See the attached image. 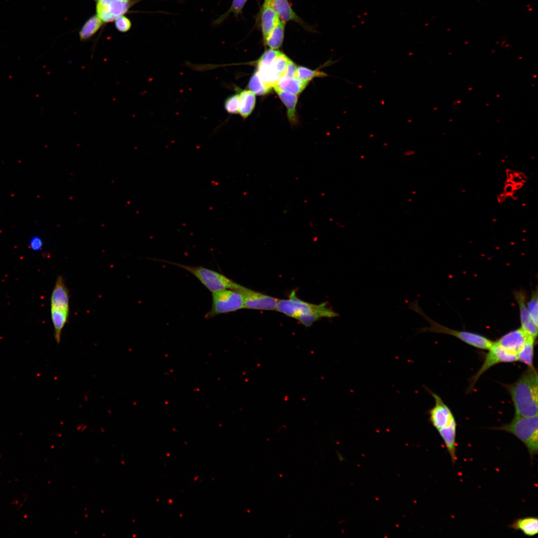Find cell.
<instances>
[{"label": "cell", "mask_w": 538, "mask_h": 538, "mask_svg": "<svg viewBox=\"0 0 538 538\" xmlns=\"http://www.w3.org/2000/svg\"><path fill=\"white\" fill-rule=\"evenodd\" d=\"M538 380L535 368L528 367L516 382L507 387L513 402L515 416L538 415Z\"/></svg>", "instance_id": "obj_1"}, {"label": "cell", "mask_w": 538, "mask_h": 538, "mask_svg": "<svg viewBox=\"0 0 538 538\" xmlns=\"http://www.w3.org/2000/svg\"><path fill=\"white\" fill-rule=\"evenodd\" d=\"M275 310L297 320L309 327L321 318H333L339 314L327 306L326 302L314 304L298 298L293 291L288 299H278Z\"/></svg>", "instance_id": "obj_2"}, {"label": "cell", "mask_w": 538, "mask_h": 538, "mask_svg": "<svg viewBox=\"0 0 538 538\" xmlns=\"http://www.w3.org/2000/svg\"><path fill=\"white\" fill-rule=\"evenodd\" d=\"M408 308L419 314L430 324L429 327L420 328L419 333L434 332L452 335L469 345L483 350H489L494 343L491 340L480 334L452 329L436 322L424 313L419 306L417 300L410 302Z\"/></svg>", "instance_id": "obj_3"}, {"label": "cell", "mask_w": 538, "mask_h": 538, "mask_svg": "<svg viewBox=\"0 0 538 538\" xmlns=\"http://www.w3.org/2000/svg\"><path fill=\"white\" fill-rule=\"evenodd\" d=\"M538 415L530 417L515 416L507 424L494 429L508 432L526 446L532 459L538 452Z\"/></svg>", "instance_id": "obj_4"}, {"label": "cell", "mask_w": 538, "mask_h": 538, "mask_svg": "<svg viewBox=\"0 0 538 538\" xmlns=\"http://www.w3.org/2000/svg\"><path fill=\"white\" fill-rule=\"evenodd\" d=\"M182 268L189 272L210 292L230 289L237 290L240 284L234 282L225 275L201 266H190L176 263L166 262Z\"/></svg>", "instance_id": "obj_5"}, {"label": "cell", "mask_w": 538, "mask_h": 538, "mask_svg": "<svg viewBox=\"0 0 538 538\" xmlns=\"http://www.w3.org/2000/svg\"><path fill=\"white\" fill-rule=\"evenodd\" d=\"M244 308L242 294L238 291L226 289L212 293V306L206 314V318L236 311Z\"/></svg>", "instance_id": "obj_6"}, {"label": "cell", "mask_w": 538, "mask_h": 538, "mask_svg": "<svg viewBox=\"0 0 538 538\" xmlns=\"http://www.w3.org/2000/svg\"><path fill=\"white\" fill-rule=\"evenodd\" d=\"M488 350L482 366L471 378L469 390L473 387L479 378L492 367L501 363H512L517 361L516 354L506 350L495 342Z\"/></svg>", "instance_id": "obj_7"}, {"label": "cell", "mask_w": 538, "mask_h": 538, "mask_svg": "<svg viewBox=\"0 0 538 538\" xmlns=\"http://www.w3.org/2000/svg\"><path fill=\"white\" fill-rule=\"evenodd\" d=\"M242 295L244 308L261 310H275L278 299L253 290L241 285L236 290Z\"/></svg>", "instance_id": "obj_8"}, {"label": "cell", "mask_w": 538, "mask_h": 538, "mask_svg": "<svg viewBox=\"0 0 538 538\" xmlns=\"http://www.w3.org/2000/svg\"><path fill=\"white\" fill-rule=\"evenodd\" d=\"M134 3L120 0H98L96 4L97 15L103 22L115 20L124 15Z\"/></svg>", "instance_id": "obj_9"}, {"label": "cell", "mask_w": 538, "mask_h": 538, "mask_svg": "<svg viewBox=\"0 0 538 538\" xmlns=\"http://www.w3.org/2000/svg\"><path fill=\"white\" fill-rule=\"evenodd\" d=\"M435 404L429 411V420L433 426L439 429L449 425L455 419L452 412L440 397L431 392Z\"/></svg>", "instance_id": "obj_10"}, {"label": "cell", "mask_w": 538, "mask_h": 538, "mask_svg": "<svg viewBox=\"0 0 538 538\" xmlns=\"http://www.w3.org/2000/svg\"><path fill=\"white\" fill-rule=\"evenodd\" d=\"M515 298L518 303L520 310L521 328L529 336L535 339L538 335V326L532 319L526 303L525 294L522 290L514 293Z\"/></svg>", "instance_id": "obj_11"}, {"label": "cell", "mask_w": 538, "mask_h": 538, "mask_svg": "<svg viewBox=\"0 0 538 538\" xmlns=\"http://www.w3.org/2000/svg\"><path fill=\"white\" fill-rule=\"evenodd\" d=\"M529 337L531 336L520 328L504 335L495 343L506 350L517 354Z\"/></svg>", "instance_id": "obj_12"}, {"label": "cell", "mask_w": 538, "mask_h": 538, "mask_svg": "<svg viewBox=\"0 0 538 538\" xmlns=\"http://www.w3.org/2000/svg\"><path fill=\"white\" fill-rule=\"evenodd\" d=\"M51 308L69 310V294L62 276L57 277L50 298Z\"/></svg>", "instance_id": "obj_13"}, {"label": "cell", "mask_w": 538, "mask_h": 538, "mask_svg": "<svg viewBox=\"0 0 538 538\" xmlns=\"http://www.w3.org/2000/svg\"><path fill=\"white\" fill-rule=\"evenodd\" d=\"M271 0H265L261 13V28L264 40L279 21Z\"/></svg>", "instance_id": "obj_14"}, {"label": "cell", "mask_w": 538, "mask_h": 538, "mask_svg": "<svg viewBox=\"0 0 538 538\" xmlns=\"http://www.w3.org/2000/svg\"><path fill=\"white\" fill-rule=\"evenodd\" d=\"M456 427L457 424L455 419H454L449 425L437 430L444 441L453 464L455 463L457 460L456 455L457 446L456 443Z\"/></svg>", "instance_id": "obj_15"}, {"label": "cell", "mask_w": 538, "mask_h": 538, "mask_svg": "<svg viewBox=\"0 0 538 538\" xmlns=\"http://www.w3.org/2000/svg\"><path fill=\"white\" fill-rule=\"evenodd\" d=\"M274 10L279 19L285 22L293 21L302 24L303 21L293 10L287 0H271Z\"/></svg>", "instance_id": "obj_16"}, {"label": "cell", "mask_w": 538, "mask_h": 538, "mask_svg": "<svg viewBox=\"0 0 538 538\" xmlns=\"http://www.w3.org/2000/svg\"><path fill=\"white\" fill-rule=\"evenodd\" d=\"M281 101L287 108V118L291 124L295 125L298 122L296 115V106L297 102V96L289 92L284 91L273 87Z\"/></svg>", "instance_id": "obj_17"}, {"label": "cell", "mask_w": 538, "mask_h": 538, "mask_svg": "<svg viewBox=\"0 0 538 538\" xmlns=\"http://www.w3.org/2000/svg\"><path fill=\"white\" fill-rule=\"evenodd\" d=\"M308 83L294 77L282 76L274 87L297 95L303 91Z\"/></svg>", "instance_id": "obj_18"}, {"label": "cell", "mask_w": 538, "mask_h": 538, "mask_svg": "<svg viewBox=\"0 0 538 538\" xmlns=\"http://www.w3.org/2000/svg\"><path fill=\"white\" fill-rule=\"evenodd\" d=\"M510 528L521 531L524 535L533 537L538 533V520L537 517H528L516 520Z\"/></svg>", "instance_id": "obj_19"}, {"label": "cell", "mask_w": 538, "mask_h": 538, "mask_svg": "<svg viewBox=\"0 0 538 538\" xmlns=\"http://www.w3.org/2000/svg\"><path fill=\"white\" fill-rule=\"evenodd\" d=\"M69 310L51 308V317L54 330V337L57 344L61 341L62 330L67 322Z\"/></svg>", "instance_id": "obj_20"}, {"label": "cell", "mask_w": 538, "mask_h": 538, "mask_svg": "<svg viewBox=\"0 0 538 538\" xmlns=\"http://www.w3.org/2000/svg\"><path fill=\"white\" fill-rule=\"evenodd\" d=\"M285 22L279 20L272 29L267 38L264 40V43L270 49H277L282 45L284 35Z\"/></svg>", "instance_id": "obj_21"}, {"label": "cell", "mask_w": 538, "mask_h": 538, "mask_svg": "<svg viewBox=\"0 0 538 538\" xmlns=\"http://www.w3.org/2000/svg\"><path fill=\"white\" fill-rule=\"evenodd\" d=\"M240 107L239 113L246 119L252 113L256 104L255 94L249 90H245L239 93Z\"/></svg>", "instance_id": "obj_22"}, {"label": "cell", "mask_w": 538, "mask_h": 538, "mask_svg": "<svg viewBox=\"0 0 538 538\" xmlns=\"http://www.w3.org/2000/svg\"><path fill=\"white\" fill-rule=\"evenodd\" d=\"M103 23L97 15L91 16L79 31L80 40L84 41L90 39L99 30Z\"/></svg>", "instance_id": "obj_23"}, {"label": "cell", "mask_w": 538, "mask_h": 538, "mask_svg": "<svg viewBox=\"0 0 538 538\" xmlns=\"http://www.w3.org/2000/svg\"><path fill=\"white\" fill-rule=\"evenodd\" d=\"M535 339L532 337H529L517 354V361L525 364L530 368H534L533 358Z\"/></svg>", "instance_id": "obj_24"}, {"label": "cell", "mask_w": 538, "mask_h": 538, "mask_svg": "<svg viewBox=\"0 0 538 538\" xmlns=\"http://www.w3.org/2000/svg\"><path fill=\"white\" fill-rule=\"evenodd\" d=\"M248 88L255 95H265L269 93L272 88L263 82L256 71L249 80Z\"/></svg>", "instance_id": "obj_25"}, {"label": "cell", "mask_w": 538, "mask_h": 538, "mask_svg": "<svg viewBox=\"0 0 538 538\" xmlns=\"http://www.w3.org/2000/svg\"><path fill=\"white\" fill-rule=\"evenodd\" d=\"M248 0H233L230 8L223 14L219 17L214 22V24L216 25L220 24L225 20L231 13L237 16L240 14Z\"/></svg>", "instance_id": "obj_26"}, {"label": "cell", "mask_w": 538, "mask_h": 538, "mask_svg": "<svg viewBox=\"0 0 538 538\" xmlns=\"http://www.w3.org/2000/svg\"><path fill=\"white\" fill-rule=\"evenodd\" d=\"M327 74L318 70H312L306 67L299 66L297 68L295 77L303 81L308 82L315 77H324Z\"/></svg>", "instance_id": "obj_27"}, {"label": "cell", "mask_w": 538, "mask_h": 538, "mask_svg": "<svg viewBox=\"0 0 538 538\" xmlns=\"http://www.w3.org/2000/svg\"><path fill=\"white\" fill-rule=\"evenodd\" d=\"M290 59L284 54L281 52L277 55L271 63L274 70L280 76L285 72L286 67Z\"/></svg>", "instance_id": "obj_28"}, {"label": "cell", "mask_w": 538, "mask_h": 538, "mask_svg": "<svg viewBox=\"0 0 538 538\" xmlns=\"http://www.w3.org/2000/svg\"><path fill=\"white\" fill-rule=\"evenodd\" d=\"M538 291H534L527 306L530 315L534 323L538 326Z\"/></svg>", "instance_id": "obj_29"}, {"label": "cell", "mask_w": 538, "mask_h": 538, "mask_svg": "<svg viewBox=\"0 0 538 538\" xmlns=\"http://www.w3.org/2000/svg\"><path fill=\"white\" fill-rule=\"evenodd\" d=\"M224 107L226 112L229 114H238L240 107L239 93L232 95L227 98L224 102Z\"/></svg>", "instance_id": "obj_30"}, {"label": "cell", "mask_w": 538, "mask_h": 538, "mask_svg": "<svg viewBox=\"0 0 538 538\" xmlns=\"http://www.w3.org/2000/svg\"><path fill=\"white\" fill-rule=\"evenodd\" d=\"M281 53L276 49H269L266 50L258 61V65H270L276 57Z\"/></svg>", "instance_id": "obj_31"}, {"label": "cell", "mask_w": 538, "mask_h": 538, "mask_svg": "<svg viewBox=\"0 0 538 538\" xmlns=\"http://www.w3.org/2000/svg\"><path fill=\"white\" fill-rule=\"evenodd\" d=\"M116 28L120 32H125L129 31L131 26V20L124 15H121L115 19Z\"/></svg>", "instance_id": "obj_32"}, {"label": "cell", "mask_w": 538, "mask_h": 538, "mask_svg": "<svg viewBox=\"0 0 538 538\" xmlns=\"http://www.w3.org/2000/svg\"><path fill=\"white\" fill-rule=\"evenodd\" d=\"M297 66L290 59L289 61L283 76L295 77Z\"/></svg>", "instance_id": "obj_33"}, {"label": "cell", "mask_w": 538, "mask_h": 538, "mask_svg": "<svg viewBox=\"0 0 538 538\" xmlns=\"http://www.w3.org/2000/svg\"><path fill=\"white\" fill-rule=\"evenodd\" d=\"M31 247L34 250H38L42 247L41 240L38 238L33 239L30 243Z\"/></svg>", "instance_id": "obj_34"}, {"label": "cell", "mask_w": 538, "mask_h": 538, "mask_svg": "<svg viewBox=\"0 0 538 538\" xmlns=\"http://www.w3.org/2000/svg\"><path fill=\"white\" fill-rule=\"evenodd\" d=\"M121 0V1H122L123 2H132V3H134L135 2H133V1L136 2V0Z\"/></svg>", "instance_id": "obj_35"}, {"label": "cell", "mask_w": 538, "mask_h": 538, "mask_svg": "<svg viewBox=\"0 0 538 538\" xmlns=\"http://www.w3.org/2000/svg\"></svg>", "instance_id": "obj_36"}]
</instances>
